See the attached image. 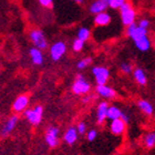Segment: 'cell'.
<instances>
[{
  "mask_svg": "<svg viewBox=\"0 0 155 155\" xmlns=\"http://www.w3.org/2000/svg\"><path fill=\"white\" fill-rule=\"evenodd\" d=\"M112 21V16L107 11H104V12L97 13L94 16L93 22L97 27H107L109 26Z\"/></svg>",
  "mask_w": 155,
  "mask_h": 155,
  "instance_id": "9a60e30c",
  "label": "cell"
},
{
  "mask_svg": "<svg viewBox=\"0 0 155 155\" xmlns=\"http://www.w3.org/2000/svg\"><path fill=\"white\" fill-rule=\"evenodd\" d=\"M137 107H139L141 112L144 113L145 115L151 116L154 113V107H153L152 103L147 100H144V99H141V100L137 101Z\"/></svg>",
  "mask_w": 155,
  "mask_h": 155,
  "instance_id": "d6986e66",
  "label": "cell"
},
{
  "mask_svg": "<svg viewBox=\"0 0 155 155\" xmlns=\"http://www.w3.org/2000/svg\"><path fill=\"white\" fill-rule=\"evenodd\" d=\"M125 33L140 52H147L152 47V42L149 37V30L140 27L136 22L126 27Z\"/></svg>",
  "mask_w": 155,
  "mask_h": 155,
  "instance_id": "6da1fadb",
  "label": "cell"
},
{
  "mask_svg": "<svg viewBox=\"0 0 155 155\" xmlns=\"http://www.w3.org/2000/svg\"><path fill=\"white\" fill-rule=\"evenodd\" d=\"M84 43H85L84 41L80 40L79 38H75L74 40H73V42H72V50H73V52L79 53V52L82 51L84 48Z\"/></svg>",
  "mask_w": 155,
  "mask_h": 155,
  "instance_id": "603a6c76",
  "label": "cell"
},
{
  "mask_svg": "<svg viewBox=\"0 0 155 155\" xmlns=\"http://www.w3.org/2000/svg\"><path fill=\"white\" fill-rule=\"evenodd\" d=\"M107 8H109L107 0H93L89 6V12L95 16L97 13L107 11Z\"/></svg>",
  "mask_w": 155,
  "mask_h": 155,
  "instance_id": "4fadbf2b",
  "label": "cell"
},
{
  "mask_svg": "<svg viewBox=\"0 0 155 155\" xmlns=\"http://www.w3.org/2000/svg\"><path fill=\"white\" fill-rule=\"evenodd\" d=\"M67 50H68V47H67V43L64 41L58 40V41L53 42L49 48L50 58H51L52 61L54 62L60 61L67 53Z\"/></svg>",
  "mask_w": 155,
  "mask_h": 155,
  "instance_id": "277c9868",
  "label": "cell"
},
{
  "mask_svg": "<svg viewBox=\"0 0 155 155\" xmlns=\"http://www.w3.org/2000/svg\"><path fill=\"white\" fill-rule=\"evenodd\" d=\"M123 111L117 107L116 105H110L109 107V111H107V120L110 121H113V120L120 119L121 115H122Z\"/></svg>",
  "mask_w": 155,
  "mask_h": 155,
  "instance_id": "ffe728a7",
  "label": "cell"
},
{
  "mask_svg": "<svg viewBox=\"0 0 155 155\" xmlns=\"http://www.w3.org/2000/svg\"><path fill=\"white\" fill-rule=\"evenodd\" d=\"M119 11H120V19H121V22H122V25L125 27V28L136 22L137 13H136L135 8H134L129 1H126V2L120 8Z\"/></svg>",
  "mask_w": 155,
  "mask_h": 155,
  "instance_id": "7a4b0ae2",
  "label": "cell"
},
{
  "mask_svg": "<svg viewBox=\"0 0 155 155\" xmlns=\"http://www.w3.org/2000/svg\"><path fill=\"white\" fill-rule=\"evenodd\" d=\"M120 70L124 74H131V73H133L134 68H133V65L131 63H129V62H123L120 65Z\"/></svg>",
  "mask_w": 155,
  "mask_h": 155,
  "instance_id": "484cf974",
  "label": "cell"
},
{
  "mask_svg": "<svg viewBox=\"0 0 155 155\" xmlns=\"http://www.w3.org/2000/svg\"><path fill=\"white\" fill-rule=\"evenodd\" d=\"M59 134H60V131L57 126H49L47 129L45 140V143L52 149L59 145Z\"/></svg>",
  "mask_w": 155,
  "mask_h": 155,
  "instance_id": "ba28073f",
  "label": "cell"
},
{
  "mask_svg": "<svg viewBox=\"0 0 155 155\" xmlns=\"http://www.w3.org/2000/svg\"><path fill=\"white\" fill-rule=\"evenodd\" d=\"M109 107L110 104L107 103V101H102L97 104V112H95V116H97V124H103L105 122V120H107V111H109Z\"/></svg>",
  "mask_w": 155,
  "mask_h": 155,
  "instance_id": "30bf717a",
  "label": "cell"
},
{
  "mask_svg": "<svg viewBox=\"0 0 155 155\" xmlns=\"http://www.w3.org/2000/svg\"><path fill=\"white\" fill-rule=\"evenodd\" d=\"M29 55L30 59H31V62L35 65H41L43 63V61H45V57H43L42 50L36 48V47H32V48L30 49Z\"/></svg>",
  "mask_w": 155,
  "mask_h": 155,
  "instance_id": "e0dca14e",
  "label": "cell"
},
{
  "mask_svg": "<svg viewBox=\"0 0 155 155\" xmlns=\"http://www.w3.org/2000/svg\"><path fill=\"white\" fill-rule=\"evenodd\" d=\"M92 74L94 77L97 85L107 84L110 79V70L104 65H95L92 68Z\"/></svg>",
  "mask_w": 155,
  "mask_h": 155,
  "instance_id": "8992f818",
  "label": "cell"
},
{
  "mask_svg": "<svg viewBox=\"0 0 155 155\" xmlns=\"http://www.w3.org/2000/svg\"><path fill=\"white\" fill-rule=\"evenodd\" d=\"M72 1H74V2H77V3H83L84 2V0H72Z\"/></svg>",
  "mask_w": 155,
  "mask_h": 155,
  "instance_id": "d6a6232c",
  "label": "cell"
},
{
  "mask_svg": "<svg viewBox=\"0 0 155 155\" xmlns=\"http://www.w3.org/2000/svg\"><path fill=\"white\" fill-rule=\"evenodd\" d=\"M121 119L126 123V124H129L130 123V115L125 112H122V115H121Z\"/></svg>",
  "mask_w": 155,
  "mask_h": 155,
  "instance_id": "4dcf8cb0",
  "label": "cell"
},
{
  "mask_svg": "<svg viewBox=\"0 0 155 155\" xmlns=\"http://www.w3.org/2000/svg\"><path fill=\"white\" fill-rule=\"evenodd\" d=\"M95 92L99 97H101L104 100H112L116 97V91L112 87H109L107 84H101L97 85Z\"/></svg>",
  "mask_w": 155,
  "mask_h": 155,
  "instance_id": "9c48e42d",
  "label": "cell"
},
{
  "mask_svg": "<svg viewBox=\"0 0 155 155\" xmlns=\"http://www.w3.org/2000/svg\"><path fill=\"white\" fill-rule=\"evenodd\" d=\"M136 23H137L140 27H142V28L147 29V30H149V28L151 27V20H150L149 18H140Z\"/></svg>",
  "mask_w": 155,
  "mask_h": 155,
  "instance_id": "4316f807",
  "label": "cell"
},
{
  "mask_svg": "<svg viewBox=\"0 0 155 155\" xmlns=\"http://www.w3.org/2000/svg\"><path fill=\"white\" fill-rule=\"evenodd\" d=\"M29 105V97L26 94H21L13 101L12 109L16 113H21L27 110V107Z\"/></svg>",
  "mask_w": 155,
  "mask_h": 155,
  "instance_id": "7c38bea8",
  "label": "cell"
},
{
  "mask_svg": "<svg viewBox=\"0 0 155 155\" xmlns=\"http://www.w3.org/2000/svg\"><path fill=\"white\" fill-rule=\"evenodd\" d=\"M126 1H127V0H107L109 8H111V9H113V10H119Z\"/></svg>",
  "mask_w": 155,
  "mask_h": 155,
  "instance_id": "d4e9b609",
  "label": "cell"
},
{
  "mask_svg": "<svg viewBox=\"0 0 155 155\" xmlns=\"http://www.w3.org/2000/svg\"><path fill=\"white\" fill-rule=\"evenodd\" d=\"M91 100H92V97H91L90 95H84L83 99H82V102H83L84 104H87V103H89Z\"/></svg>",
  "mask_w": 155,
  "mask_h": 155,
  "instance_id": "1f68e13d",
  "label": "cell"
},
{
  "mask_svg": "<svg viewBox=\"0 0 155 155\" xmlns=\"http://www.w3.org/2000/svg\"><path fill=\"white\" fill-rule=\"evenodd\" d=\"M71 90L75 95H85L91 91V83L82 74H78Z\"/></svg>",
  "mask_w": 155,
  "mask_h": 155,
  "instance_id": "3957f363",
  "label": "cell"
},
{
  "mask_svg": "<svg viewBox=\"0 0 155 155\" xmlns=\"http://www.w3.org/2000/svg\"><path fill=\"white\" fill-rule=\"evenodd\" d=\"M78 136H79V132H78L77 127L74 126H70L67 129V131L63 134V141H64L68 145H73L78 141Z\"/></svg>",
  "mask_w": 155,
  "mask_h": 155,
  "instance_id": "2e32d148",
  "label": "cell"
},
{
  "mask_svg": "<svg viewBox=\"0 0 155 155\" xmlns=\"http://www.w3.org/2000/svg\"><path fill=\"white\" fill-rule=\"evenodd\" d=\"M92 63V58L91 57H87V58L81 59L80 61L77 63V68L79 70H84L85 68H87L89 65Z\"/></svg>",
  "mask_w": 155,
  "mask_h": 155,
  "instance_id": "cb8c5ba5",
  "label": "cell"
},
{
  "mask_svg": "<svg viewBox=\"0 0 155 155\" xmlns=\"http://www.w3.org/2000/svg\"><path fill=\"white\" fill-rule=\"evenodd\" d=\"M97 137V130H90V131H87V140L89 141V142H93V141H95Z\"/></svg>",
  "mask_w": 155,
  "mask_h": 155,
  "instance_id": "83f0119b",
  "label": "cell"
},
{
  "mask_svg": "<svg viewBox=\"0 0 155 155\" xmlns=\"http://www.w3.org/2000/svg\"><path fill=\"white\" fill-rule=\"evenodd\" d=\"M18 121H19V119H18V116H17V115L10 116L9 119L3 123L2 127H1V131H0L1 135H2V136H8V135H9L10 133L12 132L13 130H15V127L17 126V124H18Z\"/></svg>",
  "mask_w": 155,
  "mask_h": 155,
  "instance_id": "5bb4252c",
  "label": "cell"
},
{
  "mask_svg": "<svg viewBox=\"0 0 155 155\" xmlns=\"http://www.w3.org/2000/svg\"><path fill=\"white\" fill-rule=\"evenodd\" d=\"M126 125H127V124L120 117V119L111 121L110 125H109V129H110V132L112 133L113 135L120 136L126 131Z\"/></svg>",
  "mask_w": 155,
  "mask_h": 155,
  "instance_id": "8fae6325",
  "label": "cell"
},
{
  "mask_svg": "<svg viewBox=\"0 0 155 155\" xmlns=\"http://www.w3.org/2000/svg\"><path fill=\"white\" fill-rule=\"evenodd\" d=\"M23 115L30 124L32 125H38L42 121V116H43V107L41 105H37L33 109H28L23 112Z\"/></svg>",
  "mask_w": 155,
  "mask_h": 155,
  "instance_id": "52a82bcc",
  "label": "cell"
},
{
  "mask_svg": "<svg viewBox=\"0 0 155 155\" xmlns=\"http://www.w3.org/2000/svg\"><path fill=\"white\" fill-rule=\"evenodd\" d=\"M133 77H134V80L136 81V83L141 87H144L147 83V77H146L145 71L142 68H134Z\"/></svg>",
  "mask_w": 155,
  "mask_h": 155,
  "instance_id": "ac0fdd59",
  "label": "cell"
},
{
  "mask_svg": "<svg viewBox=\"0 0 155 155\" xmlns=\"http://www.w3.org/2000/svg\"><path fill=\"white\" fill-rule=\"evenodd\" d=\"M91 37V30L87 27H81L79 28L77 32V38H79L82 41L87 42Z\"/></svg>",
  "mask_w": 155,
  "mask_h": 155,
  "instance_id": "44dd1931",
  "label": "cell"
},
{
  "mask_svg": "<svg viewBox=\"0 0 155 155\" xmlns=\"http://www.w3.org/2000/svg\"><path fill=\"white\" fill-rule=\"evenodd\" d=\"M77 130H78V132H79V134H81V135L87 134V124L84 122H80L77 125Z\"/></svg>",
  "mask_w": 155,
  "mask_h": 155,
  "instance_id": "f1b7e54d",
  "label": "cell"
},
{
  "mask_svg": "<svg viewBox=\"0 0 155 155\" xmlns=\"http://www.w3.org/2000/svg\"><path fill=\"white\" fill-rule=\"evenodd\" d=\"M144 145H145L146 149H149V150L155 147V131L147 133V134L144 136Z\"/></svg>",
  "mask_w": 155,
  "mask_h": 155,
  "instance_id": "7402d4cb",
  "label": "cell"
},
{
  "mask_svg": "<svg viewBox=\"0 0 155 155\" xmlns=\"http://www.w3.org/2000/svg\"><path fill=\"white\" fill-rule=\"evenodd\" d=\"M30 41L32 42L33 47L40 49V50H45L48 49V40L45 37V32L40 29H32L29 32Z\"/></svg>",
  "mask_w": 155,
  "mask_h": 155,
  "instance_id": "5b68a950",
  "label": "cell"
},
{
  "mask_svg": "<svg viewBox=\"0 0 155 155\" xmlns=\"http://www.w3.org/2000/svg\"><path fill=\"white\" fill-rule=\"evenodd\" d=\"M38 2L43 8H52L53 6V0H38Z\"/></svg>",
  "mask_w": 155,
  "mask_h": 155,
  "instance_id": "f546056e",
  "label": "cell"
}]
</instances>
